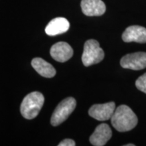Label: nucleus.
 I'll return each mask as SVG.
<instances>
[{
    "mask_svg": "<svg viewBox=\"0 0 146 146\" xmlns=\"http://www.w3.org/2000/svg\"><path fill=\"white\" fill-rule=\"evenodd\" d=\"M138 118L130 108L121 105L115 109L111 117V123L119 132H127L134 129L137 125Z\"/></svg>",
    "mask_w": 146,
    "mask_h": 146,
    "instance_id": "nucleus-1",
    "label": "nucleus"
},
{
    "mask_svg": "<svg viewBox=\"0 0 146 146\" xmlns=\"http://www.w3.org/2000/svg\"><path fill=\"white\" fill-rule=\"evenodd\" d=\"M104 58V52L96 40L89 39L84 45L82 62L85 66L98 64Z\"/></svg>",
    "mask_w": 146,
    "mask_h": 146,
    "instance_id": "nucleus-3",
    "label": "nucleus"
},
{
    "mask_svg": "<svg viewBox=\"0 0 146 146\" xmlns=\"http://www.w3.org/2000/svg\"><path fill=\"white\" fill-rule=\"evenodd\" d=\"M125 42H137L139 43H146V29L145 27L133 25L127 27L122 35Z\"/></svg>",
    "mask_w": 146,
    "mask_h": 146,
    "instance_id": "nucleus-9",
    "label": "nucleus"
},
{
    "mask_svg": "<svg viewBox=\"0 0 146 146\" xmlns=\"http://www.w3.org/2000/svg\"><path fill=\"white\" fill-rule=\"evenodd\" d=\"M76 145L74 140L71 139H66L58 144V146H74Z\"/></svg>",
    "mask_w": 146,
    "mask_h": 146,
    "instance_id": "nucleus-14",
    "label": "nucleus"
},
{
    "mask_svg": "<svg viewBox=\"0 0 146 146\" xmlns=\"http://www.w3.org/2000/svg\"><path fill=\"white\" fill-rule=\"evenodd\" d=\"M76 100L73 98H67L62 100L55 109L51 118V124L54 127L64 122L75 109Z\"/></svg>",
    "mask_w": 146,
    "mask_h": 146,
    "instance_id": "nucleus-4",
    "label": "nucleus"
},
{
    "mask_svg": "<svg viewBox=\"0 0 146 146\" xmlns=\"http://www.w3.org/2000/svg\"><path fill=\"white\" fill-rule=\"evenodd\" d=\"M135 144H127V145H125V146H135Z\"/></svg>",
    "mask_w": 146,
    "mask_h": 146,
    "instance_id": "nucleus-15",
    "label": "nucleus"
},
{
    "mask_svg": "<svg viewBox=\"0 0 146 146\" xmlns=\"http://www.w3.org/2000/svg\"><path fill=\"white\" fill-rule=\"evenodd\" d=\"M81 6L83 13L88 16H102L106 10L102 0H82Z\"/></svg>",
    "mask_w": 146,
    "mask_h": 146,
    "instance_id": "nucleus-10",
    "label": "nucleus"
},
{
    "mask_svg": "<svg viewBox=\"0 0 146 146\" xmlns=\"http://www.w3.org/2000/svg\"><path fill=\"white\" fill-rule=\"evenodd\" d=\"M44 97L38 91H34L24 98L21 106V112L26 119L35 118L41 110L44 104Z\"/></svg>",
    "mask_w": 146,
    "mask_h": 146,
    "instance_id": "nucleus-2",
    "label": "nucleus"
},
{
    "mask_svg": "<svg viewBox=\"0 0 146 146\" xmlns=\"http://www.w3.org/2000/svg\"><path fill=\"white\" fill-rule=\"evenodd\" d=\"M116 105L113 102L103 104H95L89 110V116L100 121L109 120L114 114Z\"/></svg>",
    "mask_w": 146,
    "mask_h": 146,
    "instance_id": "nucleus-6",
    "label": "nucleus"
},
{
    "mask_svg": "<svg viewBox=\"0 0 146 146\" xmlns=\"http://www.w3.org/2000/svg\"><path fill=\"white\" fill-rule=\"evenodd\" d=\"M136 87L139 90L146 94V73L139 76L135 81Z\"/></svg>",
    "mask_w": 146,
    "mask_h": 146,
    "instance_id": "nucleus-13",
    "label": "nucleus"
},
{
    "mask_svg": "<svg viewBox=\"0 0 146 146\" xmlns=\"http://www.w3.org/2000/svg\"><path fill=\"white\" fill-rule=\"evenodd\" d=\"M120 65L124 68L139 70L146 68V53L135 52L123 56Z\"/></svg>",
    "mask_w": 146,
    "mask_h": 146,
    "instance_id": "nucleus-5",
    "label": "nucleus"
},
{
    "mask_svg": "<svg viewBox=\"0 0 146 146\" xmlns=\"http://www.w3.org/2000/svg\"><path fill=\"white\" fill-rule=\"evenodd\" d=\"M31 65L40 75L45 78H52L56 75V70L52 64L41 58L33 59Z\"/></svg>",
    "mask_w": 146,
    "mask_h": 146,
    "instance_id": "nucleus-12",
    "label": "nucleus"
},
{
    "mask_svg": "<svg viewBox=\"0 0 146 146\" xmlns=\"http://www.w3.org/2000/svg\"><path fill=\"white\" fill-rule=\"evenodd\" d=\"M51 56L59 62H65L72 58L73 50L66 42L60 41L51 47Z\"/></svg>",
    "mask_w": 146,
    "mask_h": 146,
    "instance_id": "nucleus-7",
    "label": "nucleus"
},
{
    "mask_svg": "<svg viewBox=\"0 0 146 146\" xmlns=\"http://www.w3.org/2000/svg\"><path fill=\"white\" fill-rule=\"evenodd\" d=\"M70 28L68 21L63 17H58L52 20L45 28L47 35L56 36L64 33Z\"/></svg>",
    "mask_w": 146,
    "mask_h": 146,
    "instance_id": "nucleus-11",
    "label": "nucleus"
},
{
    "mask_svg": "<svg viewBox=\"0 0 146 146\" xmlns=\"http://www.w3.org/2000/svg\"><path fill=\"white\" fill-rule=\"evenodd\" d=\"M112 133L110 127L107 124L102 123L96 127V130L91 135L89 141L94 146H103L112 137Z\"/></svg>",
    "mask_w": 146,
    "mask_h": 146,
    "instance_id": "nucleus-8",
    "label": "nucleus"
}]
</instances>
